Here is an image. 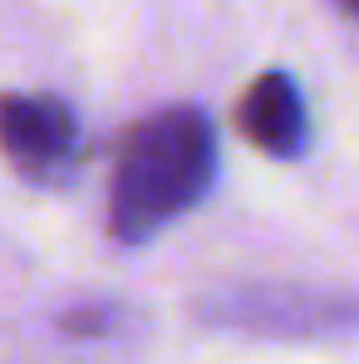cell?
Segmentation results:
<instances>
[{"label":"cell","instance_id":"4","mask_svg":"<svg viewBox=\"0 0 359 364\" xmlns=\"http://www.w3.org/2000/svg\"><path fill=\"white\" fill-rule=\"evenodd\" d=\"M340 5H345V10H350V15L359 20V0H340Z\"/></svg>","mask_w":359,"mask_h":364},{"label":"cell","instance_id":"2","mask_svg":"<svg viewBox=\"0 0 359 364\" xmlns=\"http://www.w3.org/2000/svg\"><path fill=\"white\" fill-rule=\"evenodd\" d=\"M237 128L271 158H296L310 138V114L291 74H261L237 104Z\"/></svg>","mask_w":359,"mask_h":364},{"label":"cell","instance_id":"1","mask_svg":"<svg viewBox=\"0 0 359 364\" xmlns=\"http://www.w3.org/2000/svg\"><path fill=\"white\" fill-rule=\"evenodd\" d=\"M212 123L197 109H163L133 123L123 138L114 187H109V227L119 242H143L158 227L182 217L212 182Z\"/></svg>","mask_w":359,"mask_h":364},{"label":"cell","instance_id":"3","mask_svg":"<svg viewBox=\"0 0 359 364\" xmlns=\"http://www.w3.org/2000/svg\"><path fill=\"white\" fill-rule=\"evenodd\" d=\"M0 148L25 168H50L74 148V114L50 94H0Z\"/></svg>","mask_w":359,"mask_h":364}]
</instances>
